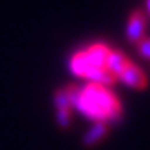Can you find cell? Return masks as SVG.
<instances>
[{"instance_id":"1","label":"cell","mask_w":150,"mask_h":150,"mask_svg":"<svg viewBox=\"0 0 150 150\" xmlns=\"http://www.w3.org/2000/svg\"><path fill=\"white\" fill-rule=\"evenodd\" d=\"M81 91V96L87 100L91 105H94L98 109L107 121L117 123L121 120V103L116 96L103 85H96V83H89L85 85Z\"/></svg>"},{"instance_id":"2","label":"cell","mask_w":150,"mask_h":150,"mask_svg":"<svg viewBox=\"0 0 150 150\" xmlns=\"http://www.w3.org/2000/svg\"><path fill=\"white\" fill-rule=\"evenodd\" d=\"M109 51L110 49L103 44H94L87 49H83L81 54H83L85 63L89 65V69L94 71V69H105V62H107V56H109Z\"/></svg>"},{"instance_id":"3","label":"cell","mask_w":150,"mask_h":150,"mask_svg":"<svg viewBox=\"0 0 150 150\" xmlns=\"http://www.w3.org/2000/svg\"><path fill=\"white\" fill-rule=\"evenodd\" d=\"M117 80H121L127 87H132V89H145L146 87V76L145 72L139 69L134 63H128L127 69L117 76Z\"/></svg>"},{"instance_id":"4","label":"cell","mask_w":150,"mask_h":150,"mask_svg":"<svg viewBox=\"0 0 150 150\" xmlns=\"http://www.w3.org/2000/svg\"><path fill=\"white\" fill-rule=\"evenodd\" d=\"M145 36V16L141 11H134L128 18V25H127V38L137 44L139 40Z\"/></svg>"},{"instance_id":"5","label":"cell","mask_w":150,"mask_h":150,"mask_svg":"<svg viewBox=\"0 0 150 150\" xmlns=\"http://www.w3.org/2000/svg\"><path fill=\"white\" fill-rule=\"evenodd\" d=\"M128 63H130V62L127 60V56L123 54L121 51L110 49V51H109V56H107V62H105V71L110 72L112 76L117 80V76H120V74L127 69Z\"/></svg>"},{"instance_id":"6","label":"cell","mask_w":150,"mask_h":150,"mask_svg":"<svg viewBox=\"0 0 150 150\" xmlns=\"http://www.w3.org/2000/svg\"><path fill=\"white\" fill-rule=\"evenodd\" d=\"M107 132H109V127H107V123H103V121L94 123L89 130L85 132V136H83V145H85V146H94V145H98L101 139L107 136Z\"/></svg>"},{"instance_id":"7","label":"cell","mask_w":150,"mask_h":150,"mask_svg":"<svg viewBox=\"0 0 150 150\" xmlns=\"http://www.w3.org/2000/svg\"><path fill=\"white\" fill-rule=\"evenodd\" d=\"M54 105H56L58 110H71V103H69V98H67L65 89H60L54 94Z\"/></svg>"},{"instance_id":"8","label":"cell","mask_w":150,"mask_h":150,"mask_svg":"<svg viewBox=\"0 0 150 150\" xmlns=\"http://www.w3.org/2000/svg\"><path fill=\"white\" fill-rule=\"evenodd\" d=\"M137 52H139V54H141L143 58L150 60V38L143 36L141 40L137 42Z\"/></svg>"},{"instance_id":"9","label":"cell","mask_w":150,"mask_h":150,"mask_svg":"<svg viewBox=\"0 0 150 150\" xmlns=\"http://www.w3.org/2000/svg\"><path fill=\"white\" fill-rule=\"evenodd\" d=\"M56 121L62 128H67L71 125V110H56Z\"/></svg>"},{"instance_id":"10","label":"cell","mask_w":150,"mask_h":150,"mask_svg":"<svg viewBox=\"0 0 150 150\" xmlns=\"http://www.w3.org/2000/svg\"><path fill=\"white\" fill-rule=\"evenodd\" d=\"M146 9H148V13H150V0H146Z\"/></svg>"}]
</instances>
